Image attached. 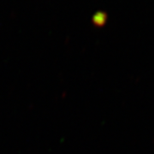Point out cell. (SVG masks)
Returning <instances> with one entry per match:
<instances>
[{
    "instance_id": "6da1fadb",
    "label": "cell",
    "mask_w": 154,
    "mask_h": 154,
    "mask_svg": "<svg viewBox=\"0 0 154 154\" xmlns=\"http://www.w3.org/2000/svg\"><path fill=\"white\" fill-rule=\"evenodd\" d=\"M105 19V16L103 13H99L98 15H96L95 17H94V21L96 24H101L103 22V20Z\"/></svg>"
}]
</instances>
